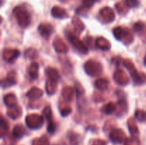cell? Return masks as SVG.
Returning a JSON list of instances; mask_svg holds the SVG:
<instances>
[{"label":"cell","mask_w":146,"mask_h":145,"mask_svg":"<svg viewBox=\"0 0 146 145\" xmlns=\"http://www.w3.org/2000/svg\"><path fill=\"white\" fill-rule=\"evenodd\" d=\"M69 41H71V43L72 44V45L74 46H75L76 48H78L79 51H81L83 53H87V48L84 45L82 42L81 41L78 39L76 37L74 36H69Z\"/></svg>","instance_id":"obj_3"},{"label":"cell","mask_w":146,"mask_h":145,"mask_svg":"<svg viewBox=\"0 0 146 145\" xmlns=\"http://www.w3.org/2000/svg\"><path fill=\"white\" fill-rule=\"evenodd\" d=\"M144 26H145V25H144L143 23L138 22L134 25V29H135V31H137V32H140V31L143 30Z\"/></svg>","instance_id":"obj_16"},{"label":"cell","mask_w":146,"mask_h":145,"mask_svg":"<svg viewBox=\"0 0 146 145\" xmlns=\"http://www.w3.org/2000/svg\"><path fill=\"white\" fill-rule=\"evenodd\" d=\"M95 1H96L95 0H84V1H83L84 7L86 9L91 8Z\"/></svg>","instance_id":"obj_17"},{"label":"cell","mask_w":146,"mask_h":145,"mask_svg":"<svg viewBox=\"0 0 146 145\" xmlns=\"http://www.w3.org/2000/svg\"><path fill=\"white\" fill-rule=\"evenodd\" d=\"M125 145H139V142L136 139H128L125 142Z\"/></svg>","instance_id":"obj_18"},{"label":"cell","mask_w":146,"mask_h":145,"mask_svg":"<svg viewBox=\"0 0 146 145\" xmlns=\"http://www.w3.org/2000/svg\"><path fill=\"white\" fill-rule=\"evenodd\" d=\"M144 64H145V65H146V56L145 58V60H144Z\"/></svg>","instance_id":"obj_21"},{"label":"cell","mask_w":146,"mask_h":145,"mask_svg":"<svg viewBox=\"0 0 146 145\" xmlns=\"http://www.w3.org/2000/svg\"><path fill=\"white\" fill-rule=\"evenodd\" d=\"M93 145H106V142L104 140H101V139H97V140L94 141Z\"/></svg>","instance_id":"obj_19"},{"label":"cell","mask_w":146,"mask_h":145,"mask_svg":"<svg viewBox=\"0 0 146 145\" xmlns=\"http://www.w3.org/2000/svg\"><path fill=\"white\" fill-rule=\"evenodd\" d=\"M115 105H113V103L110 102V103L107 104L106 105L104 106V112H105L106 114H107V115H111V114H112L113 112L115 110Z\"/></svg>","instance_id":"obj_8"},{"label":"cell","mask_w":146,"mask_h":145,"mask_svg":"<svg viewBox=\"0 0 146 145\" xmlns=\"http://www.w3.org/2000/svg\"><path fill=\"white\" fill-rule=\"evenodd\" d=\"M14 15L19 24L23 28H26L31 23V15L28 10L23 6H18L14 9Z\"/></svg>","instance_id":"obj_1"},{"label":"cell","mask_w":146,"mask_h":145,"mask_svg":"<svg viewBox=\"0 0 146 145\" xmlns=\"http://www.w3.org/2000/svg\"><path fill=\"white\" fill-rule=\"evenodd\" d=\"M51 14L54 18H65L68 17V14L65 9L59 7H54L51 10Z\"/></svg>","instance_id":"obj_4"},{"label":"cell","mask_w":146,"mask_h":145,"mask_svg":"<svg viewBox=\"0 0 146 145\" xmlns=\"http://www.w3.org/2000/svg\"><path fill=\"white\" fill-rule=\"evenodd\" d=\"M96 87L101 90L106 89L108 87V81L105 79H99L96 82Z\"/></svg>","instance_id":"obj_7"},{"label":"cell","mask_w":146,"mask_h":145,"mask_svg":"<svg viewBox=\"0 0 146 145\" xmlns=\"http://www.w3.org/2000/svg\"><path fill=\"white\" fill-rule=\"evenodd\" d=\"M123 34H124V30L123 29V28H121V27H119V28H116L113 30L114 36H115V37L118 40L122 39Z\"/></svg>","instance_id":"obj_11"},{"label":"cell","mask_w":146,"mask_h":145,"mask_svg":"<svg viewBox=\"0 0 146 145\" xmlns=\"http://www.w3.org/2000/svg\"><path fill=\"white\" fill-rule=\"evenodd\" d=\"M0 126H1V137H3L4 134H6L8 131L9 129V127L8 125H7V122L4 121V119L3 118H1V122H0Z\"/></svg>","instance_id":"obj_9"},{"label":"cell","mask_w":146,"mask_h":145,"mask_svg":"<svg viewBox=\"0 0 146 145\" xmlns=\"http://www.w3.org/2000/svg\"><path fill=\"white\" fill-rule=\"evenodd\" d=\"M135 117L141 122L146 121V112L142 110H138L135 112Z\"/></svg>","instance_id":"obj_10"},{"label":"cell","mask_w":146,"mask_h":145,"mask_svg":"<svg viewBox=\"0 0 146 145\" xmlns=\"http://www.w3.org/2000/svg\"><path fill=\"white\" fill-rule=\"evenodd\" d=\"M70 139V143L71 145H78V142H79V139H78V136L75 134H73L69 136Z\"/></svg>","instance_id":"obj_14"},{"label":"cell","mask_w":146,"mask_h":145,"mask_svg":"<svg viewBox=\"0 0 146 145\" xmlns=\"http://www.w3.org/2000/svg\"><path fill=\"white\" fill-rule=\"evenodd\" d=\"M38 30H39L40 34L43 37H47L49 36L51 34H52L53 28L50 24H42L38 26Z\"/></svg>","instance_id":"obj_5"},{"label":"cell","mask_w":146,"mask_h":145,"mask_svg":"<svg viewBox=\"0 0 146 145\" xmlns=\"http://www.w3.org/2000/svg\"><path fill=\"white\" fill-rule=\"evenodd\" d=\"M125 134L121 129H115L110 134V139L113 143H121L125 139Z\"/></svg>","instance_id":"obj_2"},{"label":"cell","mask_w":146,"mask_h":145,"mask_svg":"<svg viewBox=\"0 0 146 145\" xmlns=\"http://www.w3.org/2000/svg\"><path fill=\"white\" fill-rule=\"evenodd\" d=\"M71 111V109H70V108L64 109V110H63L62 112H61V115H62V116H66V115H68V114H70Z\"/></svg>","instance_id":"obj_20"},{"label":"cell","mask_w":146,"mask_h":145,"mask_svg":"<svg viewBox=\"0 0 146 145\" xmlns=\"http://www.w3.org/2000/svg\"><path fill=\"white\" fill-rule=\"evenodd\" d=\"M47 131L49 134H54L56 131V125L54 122H50L47 127Z\"/></svg>","instance_id":"obj_15"},{"label":"cell","mask_w":146,"mask_h":145,"mask_svg":"<svg viewBox=\"0 0 146 145\" xmlns=\"http://www.w3.org/2000/svg\"><path fill=\"white\" fill-rule=\"evenodd\" d=\"M32 145H48V142L45 138L37 139L33 141Z\"/></svg>","instance_id":"obj_12"},{"label":"cell","mask_w":146,"mask_h":145,"mask_svg":"<svg viewBox=\"0 0 146 145\" xmlns=\"http://www.w3.org/2000/svg\"><path fill=\"white\" fill-rule=\"evenodd\" d=\"M125 4L130 8H135L139 5L138 0H125Z\"/></svg>","instance_id":"obj_13"},{"label":"cell","mask_w":146,"mask_h":145,"mask_svg":"<svg viewBox=\"0 0 146 145\" xmlns=\"http://www.w3.org/2000/svg\"><path fill=\"white\" fill-rule=\"evenodd\" d=\"M95 1H99V0H95Z\"/></svg>","instance_id":"obj_22"},{"label":"cell","mask_w":146,"mask_h":145,"mask_svg":"<svg viewBox=\"0 0 146 145\" xmlns=\"http://www.w3.org/2000/svg\"><path fill=\"white\" fill-rule=\"evenodd\" d=\"M24 133H25V130L21 125H17L14 128V130H13V134L16 138H18V139L22 137L24 135Z\"/></svg>","instance_id":"obj_6"}]
</instances>
